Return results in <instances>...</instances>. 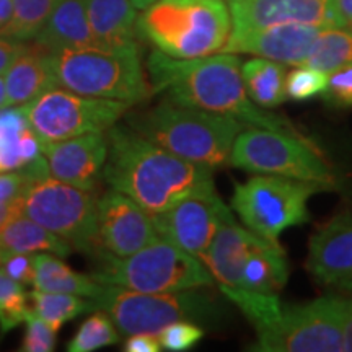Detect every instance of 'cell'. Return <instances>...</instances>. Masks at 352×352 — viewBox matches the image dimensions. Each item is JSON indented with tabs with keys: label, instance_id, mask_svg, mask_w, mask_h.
Returning <instances> with one entry per match:
<instances>
[{
	"label": "cell",
	"instance_id": "obj_1",
	"mask_svg": "<svg viewBox=\"0 0 352 352\" xmlns=\"http://www.w3.org/2000/svg\"><path fill=\"white\" fill-rule=\"evenodd\" d=\"M241 64L239 54L230 52L176 59L155 50L147 57V77L152 95L171 103L232 116L248 127L302 135L280 114L253 103L246 94Z\"/></svg>",
	"mask_w": 352,
	"mask_h": 352
},
{
	"label": "cell",
	"instance_id": "obj_2",
	"mask_svg": "<svg viewBox=\"0 0 352 352\" xmlns=\"http://www.w3.org/2000/svg\"><path fill=\"white\" fill-rule=\"evenodd\" d=\"M107 138L103 179L148 214L164 212L186 197L217 192L214 168L192 164L158 147L126 122H116Z\"/></svg>",
	"mask_w": 352,
	"mask_h": 352
},
{
	"label": "cell",
	"instance_id": "obj_3",
	"mask_svg": "<svg viewBox=\"0 0 352 352\" xmlns=\"http://www.w3.org/2000/svg\"><path fill=\"white\" fill-rule=\"evenodd\" d=\"M124 122L158 147L214 170L228 164L235 139L246 129V124L232 116L182 107L164 98L148 108H129Z\"/></svg>",
	"mask_w": 352,
	"mask_h": 352
},
{
	"label": "cell",
	"instance_id": "obj_4",
	"mask_svg": "<svg viewBox=\"0 0 352 352\" xmlns=\"http://www.w3.org/2000/svg\"><path fill=\"white\" fill-rule=\"evenodd\" d=\"M230 30L226 0H157L135 20V38L176 59L220 52Z\"/></svg>",
	"mask_w": 352,
	"mask_h": 352
},
{
	"label": "cell",
	"instance_id": "obj_5",
	"mask_svg": "<svg viewBox=\"0 0 352 352\" xmlns=\"http://www.w3.org/2000/svg\"><path fill=\"white\" fill-rule=\"evenodd\" d=\"M57 87L138 107L152 95L139 44L51 52Z\"/></svg>",
	"mask_w": 352,
	"mask_h": 352
},
{
	"label": "cell",
	"instance_id": "obj_6",
	"mask_svg": "<svg viewBox=\"0 0 352 352\" xmlns=\"http://www.w3.org/2000/svg\"><path fill=\"white\" fill-rule=\"evenodd\" d=\"M95 310L111 316L121 334H158L176 321H191L204 327H217L226 318V307L199 289L182 292L148 294L104 284L95 298Z\"/></svg>",
	"mask_w": 352,
	"mask_h": 352
},
{
	"label": "cell",
	"instance_id": "obj_7",
	"mask_svg": "<svg viewBox=\"0 0 352 352\" xmlns=\"http://www.w3.org/2000/svg\"><path fill=\"white\" fill-rule=\"evenodd\" d=\"M98 258V270L90 274L95 280L138 292H182L214 284L212 274L199 258L162 236L131 256L118 258L103 250Z\"/></svg>",
	"mask_w": 352,
	"mask_h": 352
},
{
	"label": "cell",
	"instance_id": "obj_8",
	"mask_svg": "<svg viewBox=\"0 0 352 352\" xmlns=\"http://www.w3.org/2000/svg\"><path fill=\"white\" fill-rule=\"evenodd\" d=\"M351 297L328 296L287 305L254 327L256 352H338L344 347V328Z\"/></svg>",
	"mask_w": 352,
	"mask_h": 352
},
{
	"label": "cell",
	"instance_id": "obj_9",
	"mask_svg": "<svg viewBox=\"0 0 352 352\" xmlns=\"http://www.w3.org/2000/svg\"><path fill=\"white\" fill-rule=\"evenodd\" d=\"M20 212L63 236L74 250L87 254L103 252L98 233V199L94 191L52 178L43 171L20 199Z\"/></svg>",
	"mask_w": 352,
	"mask_h": 352
},
{
	"label": "cell",
	"instance_id": "obj_10",
	"mask_svg": "<svg viewBox=\"0 0 352 352\" xmlns=\"http://www.w3.org/2000/svg\"><path fill=\"white\" fill-rule=\"evenodd\" d=\"M327 189L320 183L254 175L245 183L235 184L230 209L248 230L264 240L279 243V236L287 228L310 222L308 199Z\"/></svg>",
	"mask_w": 352,
	"mask_h": 352
},
{
	"label": "cell",
	"instance_id": "obj_11",
	"mask_svg": "<svg viewBox=\"0 0 352 352\" xmlns=\"http://www.w3.org/2000/svg\"><path fill=\"white\" fill-rule=\"evenodd\" d=\"M228 165L253 175L320 183L328 189L336 183V176L311 140L264 127H248L240 132L228 157Z\"/></svg>",
	"mask_w": 352,
	"mask_h": 352
},
{
	"label": "cell",
	"instance_id": "obj_12",
	"mask_svg": "<svg viewBox=\"0 0 352 352\" xmlns=\"http://www.w3.org/2000/svg\"><path fill=\"white\" fill-rule=\"evenodd\" d=\"M132 108L129 103L95 98L54 87L21 107L41 142H54L88 132H108Z\"/></svg>",
	"mask_w": 352,
	"mask_h": 352
},
{
	"label": "cell",
	"instance_id": "obj_13",
	"mask_svg": "<svg viewBox=\"0 0 352 352\" xmlns=\"http://www.w3.org/2000/svg\"><path fill=\"white\" fill-rule=\"evenodd\" d=\"M152 219L162 239L199 258L219 228L233 219V214L217 192H214L186 197L164 212L153 214Z\"/></svg>",
	"mask_w": 352,
	"mask_h": 352
},
{
	"label": "cell",
	"instance_id": "obj_14",
	"mask_svg": "<svg viewBox=\"0 0 352 352\" xmlns=\"http://www.w3.org/2000/svg\"><path fill=\"white\" fill-rule=\"evenodd\" d=\"M98 233L104 252L118 258L131 256L160 239L152 214L113 188L98 199Z\"/></svg>",
	"mask_w": 352,
	"mask_h": 352
},
{
	"label": "cell",
	"instance_id": "obj_15",
	"mask_svg": "<svg viewBox=\"0 0 352 352\" xmlns=\"http://www.w3.org/2000/svg\"><path fill=\"white\" fill-rule=\"evenodd\" d=\"M230 33L253 32L277 25L305 23L340 26L333 0H226Z\"/></svg>",
	"mask_w": 352,
	"mask_h": 352
},
{
	"label": "cell",
	"instance_id": "obj_16",
	"mask_svg": "<svg viewBox=\"0 0 352 352\" xmlns=\"http://www.w3.org/2000/svg\"><path fill=\"white\" fill-rule=\"evenodd\" d=\"M43 157L52 178L95 191L108 158L107 132H88L54 142H41Z\"/></svg>",
	"mask_w": 352,
	"mask_h": 352
},
{
	"label": "cell",
	"instance_id": "obj_17",
	"mask_svg": "<svg viewBox=\"0 0 352 352\" xmlns=\"http://www.w3.org/2000/svg\"><path fill=\"white\" fill-rule=\"evenodd\" d=\"M307 270L323 287L352 292V210L333 217L311 235Z\"/></svg>",
	"mask_w": 352,
	"mask_h": 352
},
{
	"label": "cell",
	"instance_id": "obj_18",
	"mask_svg": "<svg viewBox=\"0 0 352 352\" xmlns=\"http://www.w3.org/2000/svg\"><path fill=\"white\" fill-rule=\"evenodd\" d=\"M327 26L289 23L253 32L230 33L220 52L250 54L285 65H302L316 36Z\"/></svg>",
	"mask_w": 352,
	"mask_h": 352
},
{
	"label": "cell",
	"instance_id": "obj_19",
	"mask_svg": "<svg viewBox=\"0 0 352 352\" xmlns=\"http://www.w3.org/2000/svg\"><path fill=\"white\" fill-rule=\"evenodd\" d=\"M258 239L256 233L240 227L235 217L227 220L215 233L214 240L199 259L212 274L214 283L219 284L220 292L241 289L246 256Z\"/></svg>",
	"mask_w": 352,
	"mask_h": 352
},
{
	"label": "cell",
	"instance_id": "obj_20",
	"mask_svg": "<svg viewBox=\"0 0 352 352\" xmlns=\"http://www.w3.org/2000/svg\"><path fill=\"white\" fill-rule=\"evenodd\" d=\"M8 107H23L57 87L52 54L38 44L28 47L3 74Z\"/></svg>",
	"mask_w": 352,
	"mask_h": 352
},
{
	"label": "cell",
	"instance_id": "obj_21",
	"mask_svg": "<svg viewBox=\"0 0 352 352\" xmlns=\"http://www.w3.org/2000/svg\"><path fill=\"white\" fill-rule=\"evenodd\" d=\"M34 44L50 52L98 47L87 19L85 0H57Z\"/></svg>",
	"mask_w": 352,
	"mask_h": 352
},
{
	"label": "cell",
	"instance_id": "obj_22",
	"mask_svg": "<svg viewBox=\"0 0 352 352\" xmlns=\"http://www.w3.org/2000/svg\"><path fill=\"white\" fill-rule=\"evenodd\" d=\"M85 8L96 46L114 50L138 44V8L131 0H85Z\"/></svg>",
	"mask_w": 352,
	"mask_h": 352
},
{
	"label": "cell",
	"instance_id": "obj_23",
	"mask_svg": "<svg viewBox=\"0 0 352 352\" xmlns=\"http://www.w3.org/2000/svg\"><path fill=\"white\" fill-rule=\"evenodd\" d=\"M43 157V144L21 107L0 109V171L20 170Z\"/></svg>",
	"mask_w": 352,
	"mask_h": 352
},
{
	"label": "cell",
	"instance_id": "obj_24",
	"mask_svg": "<svg viewBox=\"0 0 352 352\" xmlns=\"http://www.w3.org/2000/svg\"><path fill=\"white\" fill-rule=\"evenodd\" d=\"M289 280L287 254L279 243L259 236L246 256L241 289L266 296H279Z\"/></svg>",
	"mask_w": 352,
	"mask_h": 352
},
{
	"label": "cell",
	"instance_id": "obj_25",
	"mask_svg": "<svg viewBox=\"0 0 352 352\" xmlns=\"http://www.w3.org/2000/svg\"><path fill=\"white\" fill-rule=\"evenodd\" d=\"M72 245L23 212H15L0 228V253H50L67 258Z\"/></svg>",
	"mask_w": 352,
	"mask_h": 352
},
{
	"label": "cell",
	"instance_id": "obj_26",
	"mask_svg": "<svg viewBox=\"0 0 352 352\" xmlns=\"http://www.w3.org/2000/svg\"><path fill=\"white\" fill-rule=\"evenodd\" d=\"M32 285L46 292L74 294L85 298H95L103 290L104 284L91 276L76 272L60 256L50 253L34 254V276Z\"/></svg>",
	"mask_w": 352,
	"mask_h": 352
},
{
	"label": "cell",
	"instance_id": "obj_27",
	"mask_svg": "<svg viewBox=\"0 0 352 352\" xmlns=\"http://www.w3.org/2000/svg\"><path fill=\"white\" fill-rule=\"evenodd\" d=\"M246 94L254 104L274 109L287 100V70L285 64L254 57L241 64Z\"/></svg>",
	"mask_w": 352,
	"mask_h": 352
},
{
	"label": "cell",
	"instance_id": "obj_28",
	"mask_svg": "<svg viewBox=\"0 0 352 352\" xmlns=\"http://www.w3.org/2000/svg\"><path fill=\"white\" fill-rule=\"evenodd\" d=\"M349 64H352V28L331 26L316 36L302 65L331 74Z\"/></svg>",
	"mask_w": 352,
	"mask_h": 352
},
{
	"label": "cell",
	"instance_id": "obj_29",
	"mask_svg": "<svg viewBox=\"0 0 352 352\" xmlns=\"http://www.w3.org/2000/svg\"><path fill=\"white\" fill-rule=\"evenodd\" d=\"M28 298L30 307L34 314L47 321L57 331L67 321L95 310L94 302H90V298L85 300L83 297L74 296V294L46 292V290L34 289L33 292L28 294Z\"/></svg>",
	"mask_w": 352,
	"mask_h": 352
},
{
	"label": "cell",
	"instance_id": "obj_30",
	"mask_svg": "<svg viewBox=\"0 0 352 352\" xmlns=\"http://www.w3.org/2000/svg\"><path fill=\"white\" fill-rule=\"evenodd\" d=\"M57 0H13L10 20L0 30V36L20 43L34 41L50 19Z\"/></svg>",
	"mask_w": 352,
	"mask_h": 352
},
{
	"label": "cell",
	"instance_id": "obj_31",
	"mask_svg": "<svg viewBox=\"0 0 352 352\" xmlns=\"http://www.w3.org/2000/svg\"><path fill=\"white\" fill-rule=\"evenodd\" d=\"M121 341V333L107 311L98 310L90 315L80 324L72 340L69 341V352H94L101 347L118 344Z\"/></svg>",
	"mask_w": 352,
	"mask_h": 352
},
{
	"label": "cell",
	"instance_id": "obj_32",
	"mask_svg": "<svg viewBox=\"0 0 352 352\" xmlns=\"http://www.w3.org/2000/svg\"><path fill=\"white\" fill-rule=\"evenodd\" d=\"M28 311L30 298L23 284L0 271V336H6L20 323H25Z\"/></svg>",
	"mask_w": 352,
	"mask_h": 352
},
{
	"label": "cell",
	"instance_id": "obj_33",
	"mask_svg": "<svg viewBox=\"0 0 352 352\" xmlns=\"http://www.w3.org/2000/svg\"><path fill=\"white\" fill-rule=\"evenodd\" d=\"M43 171H47L44 157H39L25 168L0 171V208L19 204L33 178L41 175Z\"/></svg>",
	"mask_w": 352,
	"mask_h": 352
},
{
	"label": "cell",
	"instance_id": "obj_34",
	"mask_svg": "<svg viewBox=\"0 0 352 352\" xmlns=\"http://www.w3.org/2000/svg\"><path fill=\"white\" fill-rule=\"evenodd\" d=\"M328 85V74L321 72L318 69L300 67L290 70L287 74V96L290 100L303 101L323 94Z\"/></svg>",
	"mask_w": 352,
	"mask_h": 352
},
{
	"label": "cell",
	"instance_id": "obj_35",
	"mask_svg": "<svg viewBox=\"0 0 352 352\" xmlns=\"http://www.w3.org/2000/svg\"><path fill=\"white\" fill-rule=\"evenodd\" d=\"M204 328L191 321H176L157 334L162 349L171 352H183L192 349L202 338Z\"/></svg>",
	"mask_w": 352,
	"mask_h": 352
},
{
	"label": "cell",
	"instance_id": "obj_36",
	"mask_svg": "<svg viewBox=\"0 0 352 352\" xmlns=\"http://www.w3.org/2000/svg\"><path fill=\"white\" fill-rule=\"evenodd\" d=\"M26 333L23 338L21 351L25 352H51L56 347L57 329L51 327L47 321L38 316L30 307L28 315H26Z\"/></svg>",
	"mask_w": 352,
	"mask_h": 352
},
{
	"label": "cell",
	"instance_id": "obj_37",
	"mask_svg": "<svg viewBox=\"0 0 352 352\" xmlns=\"http://www.w3.org/2000/svg\"><path fill=\"white\" fill-rule=\"evenodd\" d=\"M321 98L331 108H352V64L328 74Z\"/></svg>",
	"mask_w": 352,
	"mask_h": 352
},
{
	"label": "cell",
	"instance_id": "obj_38",
	"mask_svg": "<svg viewBox=\"0 0 352 352\" xmlns=\"http://www.w3.org/2000/svg\"><path fill=\"white\" fill-rule=\"evenodd\" d=\"M0 271L20 284H32L34 276V254L0 253Z\"/></svg>",
	"mask_w": 352,
	"mask_h": 352
},
{
	"label": "cell",
	"instance_id": "obj_39",
	"mask_svg": "<svg viewBox=\"0 0 352 352\" xmlns=\"http://www.w3.org/2000/svg\"><path fill=\"white\" fill-rule=\"evenodd\" d=\"M126 352H158L162 351L157 334L135 333L129 334L124 342Z\"/></svg>",
	"mask_w": 352,
	"mask_h": 352
},
{
	"label": "cell",
	"instance_id": "obj_40",
	"mask_svg": "<svg viewBox=\"0 0 352 352\" xmlns=\"http://www.w3.org/2000/svg\"><path fill=\"white\" fill-rule=\"evenodd\" d=\"M26 47H28V43H20L15 41V39L0 36V76L6 74V70L13 64V60H15Z\"/></svg>",
	"mask_w": 352,
	"mask_h": 352
},
{
	"label": "cell",
	"instance_id": "obj_41",
	"mask_svg": "<svg viewBox=\"0 0 352 352\" xmlns=\"http://www.w3.org/2000/svg\"><path fill=\"white\" fill-rule=\"evenodd\" d=\"M334 12H336L338 21L342 28L352 26V0H333Z\"/></svg>",
	"mask_w": 352,
	"mask_h": 352
},
{
	"label": "cell",
	"instance_id": "obj_42",
	"mask_svg": "<svg viewBox=\"0 0 352 352\" xmlns=\"http://www.w3.org/2000/svg\"><path fill=\"white\" fill-rule=\"evenodd\" d=\"M342 351L352 352V297H351L349 314H347V320H346V328H344V347H342Z\"/></svg>",
	"mask_w": 352,
	"mask_h": 352
},
{
	"label": "cell",
	"instance_id": "obj_43",
	"mask_svg": "<svg viewBox=\"0 0 352 352\" xmlns=\"http://www.w3.org/2000/svg\"><path fill=\"white\" fill-rule=\"evenodd\" d=\"M13 8V0H0V30L7 25V21L10 20Z\"/></svg>",
	"mask_w": 352,
	"mask_h": 352
},
{
	"label": "cell",
	"instance_id": "obj_44",
	"mask_svg": "<svg viewBox=\"0 0 352 352\" xmlns=\"http://www.w3.org/2000/svg\"><path fill=\"white\" fill-rule=\"evenodd\" d=\"M19 204H20V202H19ZM19 204H16V206H8V208H0V228H2L3 223H6L7 220L10 219L13 214L19 212V210H20Z\"/></svg>",
	"mask_w": 352,
	"mask_h": 352
},
{
	"label": "cell",
	"instance_id": "obj_45",
	"mask_svg": "<svg viewBox=\"0 0 352 352\" xmlns=\"http://www.w3.org/2000/svg\"><path fill=\"white\" fill-rule=\"evenodd\" d=\"M8 107L7 101V91H6V82H3V77L0 76V109Z\"/></svg>",
	"mask_w": 352,
	"mask_h": 352
},
{
	"label": "cell",
	"instance_id": "obj_46",
	"mask_svg": "<svg viewBox=\"0 0 352 352\" xmlns=\"http://www.w3.org/2000/svg\"><path fill=\"white\" fill-rule=\"evenodd\" d=\"M132 6H134L138 10H144V8L151 7L152 3H155L157 0H131Z\"/></svg>",
	"mask_w": 352,
	"mask_h": 352
},
{
	"label": "cell",
	"instance_id": "obj_47",
	"mask_svg": "<svg viewBox=\"0 0 352 352\" xmlns=\"http://www.w3.org/2000/svg\"><path fill=\"white\" fill-rule=\"evenodd\" d=\"M351 28H352V26H351Z\"/></svg>",
	"mask_w": 352,
	"mask_h": 352
}]
</instances>
